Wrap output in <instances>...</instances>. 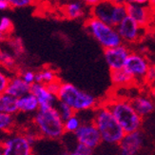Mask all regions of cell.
<instances>
[{
  "label": "cell",
  "mask_w": 155,
  "mask_h": 155,
  "mask_svg": "<svg viewBox=\"0 0 155 155\" xmlns=\"http://www.w3.org/2000/svg\"><path fill=\"white\" fill-rule=\"evenodd\" d=\"M92 122L98 129L102 143L110 146H118L126 133L111 111L104 104L93 110Z\"/></svg>",
  "instance_id": "obj_1"
},
{
  "label": "cell",
  "mask_w": 155,
  "mask_h": 155,
  "mask_svg": "<svg viewBox=\"0 0 155 155\" xmlns=\"http://www.w3.org/2000/svg\"><path fill=\"white\" fill-rule=\"evenodd\" d=\"M17 98L13 97L8 93L0 94V113L15 114L18 112Z\"/></svg>",
  "instance_id": "obj_18"
},
{
  "label": "cell",
  "mask_w": 155,
  "mask_h": 155,
  "mask_svg": "<svg viewBox=\"0 0 155 155\" xmlns=\"http://www.w3.org/2000/svg\"><path fill=\"white\" fill-rule=\"evenodd\" d=\"M81 2H82L85 6L89 7V8H92L95 5H97L98 3H100L101 1H103V0H80Z\"/></svg>",
  "instance_id": "obj_33"
},
{
  "label": "cell",
  "mask_w": 155,
  "mask_h": 155,
  "mask_svg": "<svg viewBox=\"0 0 155 155\" xmlns=\"http://www.w3.org/2000/svg\"><path fill=\"white\" fill-rule=\"evenodd\" d=\"M110 79L112 84L116 87L130 86L135 80L125 69L110 71Z\"/></svg>",
  "instance_id": "obj_20"
},
{
  "label": "cell",
  "mask_w": 155,
  "mask_h": 155,
  "mask_svg": "<svg viewBox=\"0 0 155 155\" xmlns=\"http://www.w3.org/2000/svg\"><path fill=\"white\" fill-rule=\"evenodd\" d=\"M81 124H82V120L79 116H77V113H75L74 115H72L64 122L66 133H74L80 127Z\"/></svg>",
  "instance_id": "obj_22"
},
{
  "label": "cell",
  "mask_w": 155,
  "mask_h": 155,
  "mask_svg": "<svg viewBox=\"0 0 155 155\" xmlns=\"http://www.w3.org/2000/svg\"><path fill=\"white\" fill-rule=\"evenodd\" d=\"M56 107V110H58L60 116H61V118L63 119V121L65 122L66 120H68L69 118H71L72 115H74L75 112L73 111V110L71 109V107L70 106H68L67 104L61 102V101H58L54 106Z\"/></svg>",
  "instance_id": "obj_23"
},
{
  "label": "cell",
  "mask_w": 155,
  "mask_h": 155,
  "mask_svg": "<svg viewBox=\"0 0 155 155\" xmlns=\"http://www.w3.org/2000/svg\"><path fill=\"white\" fill-rule=\"evenodd\" d=\"M0 155H3V150H2L1 146H0Z\"/></svg>",
  "instance_id": "obj_40"
},
{
  "label": "cell",
  "mask_w": 155,
  "mask_h": 155,
  "mask_svg": "<svg viewBox=\"0 0 155 155\" xmlns=\"http://www.w3.org/2000/svg\"><path fill=\"white\" fill-rule=\"evenodd\" d=\"M37 133L42 137L51 140H58L64 135V121L55 107L46 110H38L33 117Z\"/></svg>",
  "instance_id": "obj_3"
},
{
  "label": "cell",
  "mask_w": 155,
  "mask_h": 155,
  "mask_svg": "<svg viewBox=\"0 0 155 155\" xmlns=\"http://www.w3.org/2000/svg\"><path fill=\"white\" fill-rule=\"evenodd\" d=\"M61 155H69V152H68V151H65V152H63Z\"/></svg>",
  "instance_id": "obj_41"
},
{
  "label": "cell",
  "mask_w": 155,
  "mask_h": 155,
  "mask_svg": "<svg viewBox=\"0 0 155 155\" xmlns=\"http://www.w3.org/2000/svg\"><path fill=\"white\" fill-rule=\"evenodd\" d=\"M149 61L142 55L136 52H130V56L127 57L124 69L135 79H145L147 71L150 69Z\"/></svg>",
  "instance_id": "obj_11"
},
{
  "label": "cell",
  "mask_w": 155,
  "mask_h": 155,
  "mask_svg": "<svg viewBox=\"0 0 155 155\" xmlns=\"http://www.w3.org/2000/svg\"><path fill=\"white\" fill-rule=\"evenodd\" d=\"M147 81H150V82H154L155 81V66H150L149 71H147L146 78Z\"/></svg>",
  "instance_id": "obj_32"
},
{
  "label": "cell",
  "mask_w": 155,
  "mask_h": 155,
  "mask_svg": "<svg viewBox=\"0 0 155 155\" xmlns=\"http://www.w3.org/2000/svg\"><path fill=\"white\" fill-rule=\"evenodd\" d=\"M74 150L81 154H84V155H93V152H94V150L91 149V147H87L83 144H80V143H76Z\"/></svg>",
  "instance_id": "obj_31"
},
{
  "label": "cell",
  "mask_w": 155,
  "mask_h": 155,
  "mask_svg": "<svg viewBox=\"0 0 155 155\" xmlns=\"http://www.w3.org/2000/svg\"><path fill=\"white\" fill-rule=\"evenodd\" d=\"M127 16L132 18L141 27L146 28L152 18V9L149 5H139L132 2L126 4Z\"/></svg>",
  "instance_id": "obj_13"
},
{
  "label": "cell",
  "mask_w": 155,
  "mask_h": 155,
  "mask_svg": "<svg viewBox=\"0 0 155 155\" xmlns=\"http://www.w3.org/2000/svg\"><path fill=\"white\" fill-rule=\"evenodd\" d=\"M9 82H10V78L0 70V94H3L6 92Z\"/></svg>",
  "instance_id": "obj_29"
},
{
  "label": "cell",
  "mask_w": 155,
  "mask_h": 155,
  "mask_svg": "<svg viewBox=\"0 0 155 155\" xmlns=\"http://www.w3.org/2000/svg\"><path fill=\"white\" fill-rule=\"evenodd\" d=\"M15 126V117L12 114L0 113V131H10Z\"/></svg>",
  "instance_id": "obj_24"
},
{
  "label": "cell",
  "mask_w": 155,
  "mask_h": 155,
  "mask_svg": "<svg viewBox=\"0 0 155 155\" xmlns=\"http://www.w3.org/2000/svg\"><path fill=\"white\" fill-rule=\"evenodd\" d=\"M149 6L150 7V8H151L152 10H154V9H155V0H150V4H149Z\"/></svg>",
  "instance_id": "obj_37"
},
{
  "label": "cell",
  "mask_w": 155,
  "mask_h": 155,
  "mask_svg": "<svg viewBox=\"0 0 155 155\" xmlns=\"http://www.w3.org/2000/svg\"><path fill=\"white\" fill-rule=\"evenodd\" d=\"M55 80H57L56 73L51 69H44L35 73V83L48 85Z\"/></svg>",
  "instance_id": "obj_21"
},
{
  "label": "cell",
  "mask_w": 155,
  "mask_h": 155,
  "mask_svg": "<svg viewBox=\"0 0 155 155\" xmlns=\"http://www.w3.org/2000/svg\"><path fill=\"white\" fill-rule=\"evenodd\" d=\"M18 110L22 112H35L39 110L37 98L31 92L17 99Z\"/></svg>",
  "instance_id": "obj_17"
},
{
  "label": "cell",
  "mask_w": 155,
  "mask_h": 155,
  "mask_svg": "<svg viewBox=\"0 0 155 155\" xmlns=\"http://www.w3.org/2000/svg\"><path fill=\"white\" fill-rule=\"evenodd\" d=\"M12 49L13 50L16 54H21L24 51V47H23V43L21 41V39L19 38H13L11 40V43H10Z\"/></svg>",
  "instance_id": "obj_28"
},
{
  "label": "cell",
  "mask_w": 155,
  "mask_h": 155,
  "mask_svg": "<svg viewBox=\"0 0 155 155\" xmlns=\"http://www.w3.org/2000/svg\"><path fill=\"white\" fill-rule=\"evenodd\" d=\"M3 155H32V145L25 134L16 133L0 144Z\"/></svg>",
  "instance_id": "obj_8"
},
{
  "label": "cell",
  "mask_w": 155,
  "mask_h": 155,
  "mask_svg": "<svg viewBox=\"0 0 155 155\" xmlns=\"http://www.w3.org/2000/svg\"><path fill=\"white\" fill-rule=\"evenodd\" d=\"M84 4L80 0H75V1L69 2L65 5L63 12L64 15L68 19H78L83 17L85 15Z\"/></svg>",
  "instance_id": "obj_19"
},
{
  "label": "cell",
  "mask_w": 155,
  "mask_h": 155,
  "mask_svg": "<svg viewBox=\"0 0 155 155\" xmlns=\"http://www.w3.org/2000/svg\"><path fill=\"white\" fill-rule=\"evenodd\" d=\"M85 29L103 47L104 50L123 44L115 27L107 25L97 18L90 16L85 21Z\"/></svg>",
  "instance_id": "obj_5"
},
{
  "label": "cell",
  "mask_w": 155,
  "mask_h": 155,
  "mask_svg": "<svg viewBox=\"0 0 155 155\" xmlns=\"http://www.w3.org/2000/svg\"><path fill=\"white\" fill-rule=\"evenodd\" d=\"M144 146V135L142 131L137 130L127 133L118 147V155H138Z\"/></svg>",
  "instance_id": "obj_12"
},
{
  "label": "cell",
  "mask_w": 155,
  "mask_h": 155,
  "mask_svg": "<svg viewBox=\"0 0 155 155\" xmlns=\"http://www.w3.org/2000/svg\"><path fill=\"white\" fill-rule=\"evenodd\" d=\"M77 143L83 144L87 147L95 150L102 144L100 132L92 121H82L79 129L73 133Z\"/></svg>",
  "instance_id": "obj_7"
},
{
  "label": "cell",
  "mask_w": 155,
  "mask_h": 155,
  "mask_svg": "<svg viewBox=\"0 0 155 155\" xmlns=\"http://www.w3.org/2000/svg\"><path fill=\"white\" fill-rule=\"evenodd\" d=\"M4 38H5V36H4V35H2L1 32H0V42H1V41H2V40H3Z\"/></svg>",
  "instance_id": "obj_39"
},
{
  "label": "cell",
  "mask_w": 155,
  "mask_h": 155,
  "mask_svg": "<svg viewBox=\"0 0 155 155\" xmlns=\"http://www.w3.org/2000/svg\"><path fill=\"white\" fill-rule=\"evenodd\" d=\"M90 16L116 27L127 16V7L125 4H116L110 0H103L90 9Z\"/></svg>",
  "instance_id": "obj_6"
},
{
  "label": "cell",
  "mask_w": 155,
  "mask_h": 155,
  "mask_svg": "<svg viewBox=\"0 0 155 155\" xmlns=\"http://www.w3.org/2000/svg\"><path fill=\"white\" fill-rule=\"evenodd\" d=\"M31 85L26 83L21 76L12 77L10 79L6 93L18 99L31 92Z\"/></svg>",
  "instance_id": "obj_15"
},
{
  "label": "cell",
  "mask_w": 155,
  "mask_h": 155,
  "mask_svg": "<svg viewBox=\"0 0 155 155\" xmlns=\"http://www.w3.org/2000/svg\"><path fill=\"white\" fill-rule=\"evenodd\" d=\"M130 2L139 4V5H149L150 4V0H130Z\"/></svg>",
  "instance_id": "obj_35"
},
{
  "label": "cell",
  "mask_w": 155,
  "mask_h": 155,
  "mask_svg": "<svg viewBox=\"0 0 155 155\" xmlns=\"http://www.w3.org/2000/svg\"><path fill=\"white\" fill-rule=\"evenodd\" d=\"M110 1L116 3V4H127L130 2V0H110Z\"/></svg>",
  "instance_id": "obj_36"
},
{
  "label": "cell",
  "mask_w": 155,
  "mask_h": 155,
  "mask_svg": "<svg viewBox=\"0 0 155 155\" xmlns=\"http://www.w3.org/2000/svg\"><path fill=\"white\" fill-rule=\"evenodd\" d=\"M56 97L58 101L70 106L75 113L92 110L98 107L97 99L92 94L71 83H62Z\"/></svg>",
  "instance_id": "obj_2"
},
{
  "label": "cell",
  "mask_w": 155,
  "mask_h": 155,
  "mask_svg": "<svg viewBox=\"0 0 155 155\" xmlns=\"http://www.w3.org/2000/svg\"><path fill=\"white\" fill-rule=\"evenodd\" d=\"M129 47L125 44L104 50V57L110 71L124 69L127 57L130 54Z\"/></svg>",
  "instance_id": "obj_10"
},
{
  "label": "cell",
  "mask_w": 155,
  "mask_h": 155,
  "mask_svg": "<svg viewBox=\"0 0 155 155\" xmlns=\"http://www.w3.org/2000/svg\"><path fill=\"white\" fill-rule=\"evenodd\" d=\"M0 65L8 69L13 68L15 65V59L10 52L0 50Z\"/></svg>",
  "instance_id": "obj_25"
},
{
  "label": "cell",
  "mask_w": 155,
  "mask_h": 155,
  "mask_svg": "<svg viewBox=\"0 0 155 155\" xmlns=\"http://www.w3.org/2000/svg\"><path fill=\"white\" fill-rule=\"evenodd\" d=\"M12 30H13V24L9 17L4 16L2 18H0V32L5 37L7 35H9L10 33H12Z\"/></svg>",
  "instance_id": "obj_26"
},
{
  "label": "cell",
  "mask_w": 155,
  "mask_h": 155,
  "mask_svg": "<svg viewBox=\"0 0 155 155\" xmlns=\"http://www.w3.org/2000/svg\"><path fill=\"white\" fill-rule=\"evenodd\" d=\"M69 155H84V154H81V153L75 151V150H73V151H71V152H69Z\"/></svg>",
  "instance_id": "obj_38"
},
{
  "label": "cell",
  "mask_w": 155,
  "mask_h": 155,
  "mask_svg": "<svg viewBox=\"0 0 155 155\" xmlns=\"http://www.w3.org/2000/svg\"><path fill=\"white\" fill-rule=\"evenodd\" d=\"M115 28L122 41L129 44L139 41L141 35H142L143 30L146 29L141 27L130 16H127Z\"/></svg>",
  "instance_id": "obj_9"
},
{
  "label": "cell",
  "mask_w": 155,
  "mask_h": 155,
  "mask_svg": "<svg viewBox=\"0 0 155 155\" xmlns=\"http://www.w3.org/2000/svg\"><path fill=\"white\" fill-rule=\"evenodd\" d=\"M31 92L37 98L40 110H46L54 107L57 102L56 95L51 93L44 84L33 83L31 86Z\"/></svg>",
  "instance_id": "obj_14"
},
{
  "label": "cell",
  "mask_w": 155,
  "mask_h": 155,
  "mask_svg": "<svg viewBox=\"0 0 155 155\" xmlns=\"http://www.w3.org/2000/svg\"><path fill=\"white\" fill-rule=\"evenodd\" d=\"M130 103L134 107V110H136V112L142 118H145L147 115H150V113L153 112L155 109V105L153 101L150 98L146 96H137L131 99Z\"/></svg>",
  "instance_id": "obj_16"
},
{
  "label": "cell",
  "mask_w": 155,
  "mask_h": 155,
  "mask_svg": "<svg viewBox=\"0 0 155 155\" xmlns=\"http://www.w3.org/2000/svg\"><path fill=\"white\" fill-rule=\"evenodd\" d=\"M11 8H26L33 4L35 0H6Z\"/></svg>",
  "instance_id": "obj_27"
},
{
  "label": "cell",
  "mask_w": 155,
  "mask_h": 155,
  "mask_svg": "<svg viewBox=\"0 0 155 155\" xmlns=\"http://www.w3.org/2000/svg\"><path fill=\"white\" fill-rule=\"evenodd\" d=\"M21 78L25 81L26 83H28L30 85H32L33 83H35V72H33L31 71H26L21 73Z\"/></svg>",
  "instance_id": "obj_30"
},
{
  "label": "cell",
  "mask_w": 155,
  "mask_h": 155,
  "mask_svg": "<svg viewBox=\"0 0 155 155\" xmlns=\"http://www.w3.org/2000/svg\"><path fill=\"white\" fill-rule=\"evenodd\" d=\"M9 8H11V7L6 0H0V11H6Z\"/></svg>",
  "instance_id": "obj_34"
},
{
  "label": "cell",
  "mask_w": 155,
  "mask_h": 155,
  "mask_svg": "<svg viewBox=\"0 0 155 155\" xmlns=\"http://www.w3.org/2000/svg\"><path fill=\"white\" fill-rule=\"evenodd\" d=\"M105 105L116 118L126 134L140 130L143 125V118L134 110L130 100L114 99Z\"/></svg>",
  "instance_id": "obj_4"
}]
</instances>
